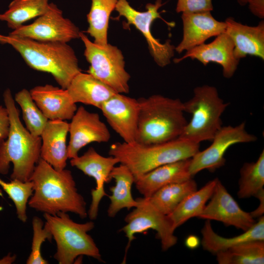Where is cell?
Returning <instances> with one entry per match:
<instances>
[{"label":"cell","instance_id":"17","mask_svg":"<svg viewBox=\"0 0 264 264\" xmlns=\"http://www.w3.org/2000/svg\"><path fill=\"white\" fill-rule=\"evenodd\" d=\"M234 44L230 37L225 31L216 36L209 44H202L186 51L180 58L174 59L176 63L186 58L197 60L204 66L210 62L220 65L222 74L226 78H231L235 74L240 61L234 55Z\"/></svg>","mask_w":264,"mask_h":264},{"label":"cell","instance_id":"40","mask_svg":"<svg viewBox=\"0 0 264 264\" xmlns=\"http://www.w3.org/2000/svg\"><path fill=\"white\" fill-rule=\"evenodd\" d=\"M16 260V255L11 256L10 254L0 260V264H11Z\"/></svg>","mask_w":264,"mask_h":264},{"label":"cell","instance_id":"27","mask_svg":"<svg viewBox=\"0 0 264 264\" xmlns=\"http://www.w3.org/2000/svg\"><path fill=\"white\" fill-rule=\"evenodd\" d=\"M197 190V184L191 178L181 182L167 185L156 191L148 199L158 211L168 216L185 197Z\"/></svg>","mask_w":264,"mask_h":264},{"label":"cell","instance_id":"30","mask_svg":"<svg viewBox=\"0 0 264 264\" xmlns=\"http://www.w3.org/2000/svg\"><path fill=\"white\" fill-rule=\"evenodd\" d=\"M216 255L220 264H263L264 241L245 242Z\"/></svg>","mask_w":264,"mask_h":264},{"label":"cell","instance_id":"15","mask_svg":"<svg viewBox=\"0 0 264 264\" xmlns=\"http://www.w3.org/2000/svg\"><path fill=\"white\" fill-rule=\"evenodd\" d=\"M100 110L124 142H135L139 111L138 99L116 93L103 104Z\"/></svg>","mask_w":264,"mask_h":264},{"label":"cell","instance_id":"5","mask_svg":"<svg viewBox=\"0 0 264 264\" xmlns=\"http://www.w3.org/2000/svg\"><path fill=\"white\" fill-rule=\"evenodd\" d=\"M199 147L200 144L180 138L155 144L115 142L110 146L109 154L126 165L135 179L162 165L192 158Z\"/></svg>","mask_w":264,"mask_h":264},{"label":"cell","instance_id":"11","mask_svg":"<svg viewBox=\"0 0 264 264\" xmlns=\"http://www.w3.org/2000/svg\"><path fill=\"white\" fill-rule=\"evenodd\" d=\"M80 32L74 23L63 16L62 11L55 4L50 3L47 11L33 22L22 25L9 35L39 42L67 43L80 38Z\"/></svg>","mask_w":264,"mask_h":264},{"label":"cell","instance_id":"34","mask_svg":"<svg viewBox=\"0 0 264 264\" xmlns=\"http://www.w3.org/2000/svg\"><path fill=\"white\" fill-rule=\"evenodd\" d=\"M33 238L31 251L26 263L27 264H47V261L42 255V244L46 240L51 241L52 235L42 219L34 217L32 221Z\"/></svg>","mask_w":264,"mask_h":264},{"label":"cell","instance_id":"4","mask_svg":"<svg viewBox=\"0 0 264 264\" xmlns=\"http://www.w3.org/2000/svg\"><path fill=\"white\" fill-rule=\"evenodd\" d=\"M3 44H10L31 68L51 74L63 88L66 89L81 71L75 52L67 43L39 42L8 35Z\"/></svg>","mask_w":264,"mask_h":264},{"label":"cell","instance_id":"13","mask_svg":"<svg viewBox=\"0 0 264 264\" xmlns=\"http://www.w3.org/2000/svg\"><path fill=\"white\" fill-rule=\"evenodd\" d=\"M70 163L95 181V188L91 191V202L88 216L91 220H96L100 201L104 196H108L104 190V184L110 181V174L119 162L115 157L103 156L90 147L82 155L70 159Z\"/></svg>","mask_w":264,"mask_h":264},{"label":"cell","instance_id":"25","mask_svg":"<svg viewBox=\"0 0 264 264\" xmlns=\"http://www.w3.org/2000/svg\"><path fill=\"white\" fill-rule=\"evenodd\" d=\"M201 243L203 248L213 254L226 250L239 243L250 241H264V218L260 217L258 222L248 230L237 236L224 238L216 233L210 220H207L202 230Z\"/></svg>","mask_w":264,"mask_h":264},{"label":"cell","instance_id":"1","mask_svg":"<svg viewBox=\"0 0 264 264\" xmlns=\"http://www.w3.org/2000/svg\"><path fill=\"white\" fill-rule=\"evenodd\" d=\"M29 180L33 183L28 202L31 208L51 215L63 212L74 213L81 219L87 217V203L70 170H56L40 158Z\"/></svg>","mask_w":264,"mask_h":264},{"label":"cell","instance_id":"3","mask_svg":"<svg viewBox=\"0 0 264 264\" xmlns=\"http://www.w3.org/2000/svg\"><path fill=\"white\" fill-rule=\"evenodd\" d=\"M139 106L136 142L155 144L178 138L187 121L183 102L155 94L138 99Z\"/></svg>","mask_w":264,"mask_h":264},{"label":"cell","instance_id":"23","mask_svg":"<svg viewBox=\"0 0 264 264\" xmlns=\"http://www.w3.org/2000/svg\"><path fill=\"white\" fill-rule=\"evenodd\" d=\"M66 89L75 104L81 103L100 110L105 102L116 93L91 74L81 71L74 77Z\"/></svg>","mask_w":264,"mask_h":264},{"label":"cell","instance_id":"39","mask_svg":"<svg viewBox=\"0 0 264 264\" xmlns=\"http://www.w3.org/2000/svg\"><path fill=\"white\" fill-rule=\"evenodd\" d=\"M186 246L190 249H195L199 245V240L194 235L189 236L185 240Z\"/></svg>","mask_w":264,"mask_h":264},{"label":"cell","instance_id":"32","mask_svg":"<svg viewBox=\"0 0 264 264\" xmlns=\"http://www.w3.org/2000/svg\"><path fill=\"white\" fill-rule=\"evenodd\" d=\"M15 101L22 109L26 129L33 136H41L48 119L33 100L30 91L23 88L18 92Z\"/></svg>","mask_w":264,"mask_h":264},{"label":"cell","instance_id":"6","mask_svg":"<svg viewBox=\"0 0 264 264\" xmlns=\"http://www.w3.org/2000/svg\"><path fill=\"white\" fill-rule=\"evenodd\" d=\"M44 217L56 242L57 249L53 258L58 264H72L84 255L103 261L98 247L88 234L94 227L92 221L77 223L63 212L55 215L44 213Z\"/></svg>","mask_w":264,"mask_h":264},{"label":"cell","instance_id":"33","mask_svg":"<svg viewBox=\"0 0 264 264\" xmlns=\"http://www.w3.org/2000/svg\"><path fill=\"white\" fill-rule=\"evenodd\" d=\"M0 186L14 203L18 218L25 223L27 220V204L33 192L32 181L15 179L7 182L0 177Z\"/></svg>","mask_w":264,"mask_h":264},{"label":"cell","instance_id":"12","mask_svg":"<svg viewBox=\"0 0 264 264\" xmlns=\"http://www.w3.org/2000/svg\"><path fill=\"white\" fill-rule=\"evenodd\" d=\"M257 139L255 135L246 131L244 122L236 126H222L212 140V144L191 158V175L193 176L205 169L214 171L222 167L225 162V153L230 147L238 143L254 142Z\"/></svg>","mask_w":264,"mask_h":264},{"label":"cell","instance_id":"10","mask_svg":"<svg viewBox=\"0 0 264 264\" xmlns=\"http://www.w3.org/2000/svg\"><path fill=\"white\" fill-rule=\"evenodd\" d=\"M164 4L162 0H156L154 3H147L145 7L146 10L141 12L131 6L127 0H118L115 8L119 17H123L126 19L124 26L132 24L142 34L152 57L161 67L170 64L175 50V46L171 44L170 40L162 44L155 38L151 32V27L154 21L158 18L162 19L158 10Z\"/></svg>","mask_w":264,"mask_h":264},{"label":"cell","instance_id":"16","mask_svg":"<svg viewBox=\"0 0 264 264\" xmlns=\"http://www.w3.org/2000/svg\"><path fill=\"white\" fill-rule=\"evenodd\" d=\"M210 199L199 218L219 221L226 226H233L243 231L255 223L250 213L241 208L219 179Z\"/></svg>","mask_w":264,"mask_h":264},{"label":"cell","instance_id":"19","mask_svg":"<svg viewBox=\"0 0 264 264\" xmlns=\"http://www.w3.org/2000/svg\"><path fill=\"white\" fill-rule=\"evenodd\" d=\"M30 92L32 98L49 120H71L77 107L66 89L51 85L38 86Z\"/></svg>","mask_w":264,"mask_h":264},{"label":"cell","instance_id":"24","mask_svg":"<svg viewBox=\"0 0 264 264\" xmlns=\"http://www.w3.org/2000/svg\"><path fill=\"white\" fill-rule=\"evenodd\" d=\"M114 179L115 185L110 187L111 195L108 196L110 204L107 210L108 216L114 218L122 209L130 210L139 204L132 194V187L134 183V176L125 165L114 166L110 174V179Z\"/></svg>","mask_w":264,"mask_h":264},{"label":"cell","instance_id":"9","mask_svg":"<svg viewBox=\"0 0 264 264\" xmlns=\"http://www.w3.org/2000/svg\"><path fill=\"white\" fill-rule=\"evenodd\" d=\"M137 199L138 205L125 217L126 224L120 230L128 239L123 262L126 261L127 253L132 242L135 239V234L144 233L149 229L154 230L160 240L163 251L173 247L177 241V238L174 235L175 229L169 217L155 208L148 198L143 197Z\"/></svg>","mask_w":264,"mask_h":264},{"label":"cell","instance_id":"7","mask_svg":"<svg viewBox=\"0 0 264 264\" xmlns=\"http://www.w3.org/2000/svg\"><path fill=\"white\" fill-rule=\"evenodd\" d=\"M228 105L215 87L195 88L193 96L183 103L184 112L191 114L192 118L178 138L197 144L212 141L222 127L221 116Z\"/></svg>","mask_w":264,"mask_h":264},{"label":"cell","instance_id":"26","mask_svg":"<svg viewBox=\"0 0 264 264\" xmlns=\"http://www.w3.org/2000/svg\"><path fill=\"white\" fill-rule=\"evenodd\" d=\"M218 179L209 181L199 190H197L188 195L168 215L175 230L190 219L199 216L212 196Z\"/></svg>","mask_w":264,"mask_h":264},{"label":"cell","instance_id":"37","mask_svg":"<svg viewBox=\"0 0 264 264\" xmlns=\"http://www.w3.org/2000/svg\"><path fill=\"white\" fill-rule=\"evenodd\" d=\"M247 4L253 15L261 19L264 18V0H248Z\"/></svg>","mask_w":264,"mask_h":264},{"label":"cell","instance_id":"8","mask_svg":"<svg viewBox=\"0 0 264 264\" xmlns=\"http://www.w3.org/2000/svg\"><path fill=\"white\" fill-rule=\"evenodd\" d=\"M80 38L85 46L84 56L90 64L88 73L116 93H128L131 76L125 69L121 51L109 43L105 45L96 44L83 32H80Z\"/></svg>","mask_w":264,"mask_h":264},{"label":"cell","instance_id":"21","mask_svg":"<svg viewBox=\"0 0 264 264\" xmlns=\"http://www.w3.org/2000/svg\"><path fill=\"white\" fill-rule=\"evenodd\" d=\"M225 32L234 44V55L238 60L247 55L264 60V22L256 26H248L237 22L232 17L226 19Z\"/></svg>","mask_w":264,"mask_h":264},{"label":"cell","instance_id":"28","mask_svg":"<svg viewBox=\"0 0 264 264\" xmlns=\"http://www.w3.org/2000/svg\"><path fill=\"white\" fill-rule=\"evenodd\" d=\"M91 6L87 14L88 27L86 31L94 39V43L105 45L108 43V30L111 12L115 10L118 0H91Z\"/></svg>","mask_w":264,"mask_h":264},{"label":"cell","instance_id":"36","mask_svg":"<svg viewBox=\"0 0 264 264\" xmlns=\"http://www.w3.org/2000/svg\"><path fill=\"white\" fill-rule=\"evenodd\" d=\"M10 122L6 107L0 105V146L6 139L9 130Z\"/></svg>","mask_w":264,"mask_h":264},{"label":"cell","instance_id":"35","mask_svg":"<svg viewBox=\"0 0 264 264\" xmlns=\"http://www.w3.org/2000/svg\"><path fill=\"white\" fill-rule=\"evenodd\" d=\"M213 10L212 0H177V13H199L211 12Z\"/></svg>","mask_w":264,"mask_h":264},{"label":"cell","instance_id":"38","mask_svg":"<svg viewBox=\"0 0 264 264\" xmlns=\"http://www.w3.org/2000/svg\"><path fill=\"white\" fill-rule=\"evenodd\" d=\"M255 197L259 199L260 203L256 210L250 213L253 218L261 217L263 215L264 212V190H262Z\"/></svg>","mask_w":264,"mask_h":264},{"label":"cell","instance_id":"42","mask_svg":"<svg viewBox=\"0 0 264 264\" xmlns=\"http://www.w3.org/2000/svg\"><path fill=\"white\" fill-rule=\"evenodd\" d=\"M5 36L1 35L0 34V42L3 44L4 41L5 40Z\"/></svg>","mask_w":264,"mask_h":264},{"label":"cell","instance_id":"29","mask_svg":"<svg viewBox=\"0 0 264 264\" xmlns=\"http://www.w3.org/2000/svg\"><path fill=\"white\" fill-rule=\"evenodd\" d=\"M49 4V0H13L8 10L0 14V20L6 22L8 26L15 30L45 13Z\"/></svg>","mask_w":264,"mask_h":264},{"label":"cell","instance_id":"2","mask_svg":"<svg viewBox=\"0 0 264 264\" xmlns=\"http://www.w3.org/2000/svg\"><path fill=\"white\" fill-rule=\"evenodd\" d=\"M3 96L10 126L8 136L0 146V174L7 175L12 163L11 179L28 181L41 158L42 139L33 136L22 124L10 89H6Z\"/></svg>","mask_w":264,"mask_h":264},{"label":"cell","instance_id":"14","mask_svg":"<svg viewBox=\"0 0 264 264\" xmlns=\"http://www.w3.org/2000/svg\"><path fill=\"white\" fill-rule=\"evenodd\" d=\"M71 120L67 146L68 158L77 157L79 151L91 143H106L110 140V132L97 113L89 112L81 106L77 108Z\"/></svg>","mask_w":264,"mask_h":264},{"label":"cell","instance_id":"31","mask_svg":"<svg viewBox=\"0 0 264 264\" xmlns=\"http://www.w3.org/2000/svg\"><path fill=\"white\" fill-rule=\"evenodd\" d=\"M264 185V151L255 162L245 163L240 170L238 196L240 198L256 197Z\"/></svg>","mask_w":264,"mask_h":264},{"label":"cell","instance_id":"22","mask_svg":"<svg viewBox=\"0 0 264 264\" xmlns=\"http://www.w3.org/2000/svg\"><path fill=\"white\" fill-rule=\"evenodd\" d=\"M68 132L69 123L66 121L48 120L41 135L40 157L58 171L65 169L66 166Z\"/></svg>","mask_w":264,"mask_h":264},{"label":"cell","instance_id":"20","mask_svg":"<svg viewBox=\"0 0 264 264\" xmlns=\"http://www.w3.org/2000/svg\"><path fill=\"white\" fill-rule=\"evenodd\" d=\"M191 158L162 165L137 177L134 183L136 189L144 198H148L167 185L192 178L189 172Z\"/></svg>","mask_w":264,"mask_h":264},{"label":"cell","instance_id":"41","mask_svg":"<svg viewBox=\"0 0 264 264\" xmlns=\"http://www.w3.org/2000/svg\"><path fill=\"white\" fill-rule=\"evenodd\" d=\"M238 3L241 6H245L247 5L248 0H237Z\"/></svg>","mask_w":264,"mask_h":264},{"label":"cell","instance_id":"18","mask_svg":"<svg viewBox=\"0 0 264 264\" xmlns=\"http://www.w3.org/2000/svg\"><path fill=\"white\" fill-rule=\"evenodd\" d=\"M211 12L182 13L183 36L180 43L175 47L176 52L180 54L188 50L225 31V22L217 20Z\"/></svg>","mask_w":264,"mask_h":264},{"label":"cell","instance_id":"43","mask_svg":"<svg viewBox=\"0 0 264 264\" xmlns=\"http://www.w3.org/2000/svg\"><path fill=\"white\" fill-rule=\"evenodd\" d=\"M2 194L1 190L0 189V196H1Z\"/></svg>","mask_w":264,"mask_h":264}]
</instances>
